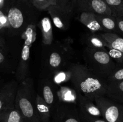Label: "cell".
<instances>
[{"label": "cell", "instance_id": "28", "mask_svg": "<svg viewBox=\"0 0 123 122\" xmlns=\"http://www.w3.org/2000/svg\"><path fill=\"white\" fill-rule=\"evenodd\" d=\"M80 112V111H79ZM80 118L82 122H107L103 117H93L86 116L80 112Z\"/></svg>", "mask_w": 123, "mask_h": 122}, {"label": "cell", "instance_id": "9", "mask_svg": "<svg viewBox=\"0 0 123 122\" xmlns=\"http://www.w3.org/2000/svg\"><path fill=\"white\" fill-rule=\"evenodd\" d=\"M58 86L51 80L46 77H43L38 84V94L44 101L49 105L51 109L52 113L58 104L57 92Z\"/></svg>", "mask_w": 123, "mask_h": 122}, {"label": "cell", "instance_id": "31", "mask_svg": "<svg viewBox=\"0 0 123 122\" xmlns=\"http://www.w3.org/2000/svg\"><path fill=\"white\" fill-rule=\"evenodd\" d=\"M4 61V56L2 54V53L0 52V63H2Z\"/></svg>", "mask_w": 123, "mask_h": 122}, {"label": "cell", "instance_id": "20", "mask_svg": "<svg viewBox=\"0 0 123 122\" xmlns=\"http://www.w3.org/2000/svg\"><path fill=\"white\" fill-rule=\"evenodd\" d=\"M108 43V49H116L123 53V37L115 33H100Z\"/></svg>", "mask_w": 123, "mask_h": 122}, {"label": "cell", "instance_id": "5", "mask_svg": "<svg viewBox=\"0 0 123 122\" xmlns=\"http://www.w3.org/2000/svg\"><path fill=\"white\" fill-rule=\"evenodd\" d=\"M36 95L32 78L28 77L21 81L16 96V108L29 122H41L36 111Z\"/></svg>", "mask_w": 123, "mask_h": 122}, {"label": "cell", "instance_id": "21", "mask_svg": "<svg viewBox=\"0 0 123 122\" xmlns=\"http://www.w3.org/2000/svg\"><path fill=\"white\" fill-rule=\"evenodd\" d=\"M106 96L114 101L123 103V80L108 86Z\"/></svg>", "mask_w": 123, "mask_h": 122}, {"label": "cell", "instance_id": "25", "mask_svg": "<svg viewBox=\"0 0 123 122\" xmlns=\"http://www.w3.org/2000/svg\"><path fill=\"white\" fill-rule=\"evenodd\" d=\"M123 80V67H117L112 72L105 80L108 86L117 83Z\"/></svg>", "mask_w": 123, "mask_h": 122}, {"label": "cell", "instance_id": "7", "mask_svg": "<svg viewBox=\"0 0 123 122\" xmlns=\"http://www.w3.org/2000/svg\"><path fill=\"white\" fill-rule=\"evenodd\" d=\"M94 102L107 122H123V105L105 96L95 98Z\"/></svg>", "mask_w": 123, "mask_h": 122}, {"label": "cell", "instance_id": "30", "mask_svg": "<svg viewBox=\"0 0 123 122\" xmlns=\"http://www.w3.org/2000/svg\"><path fill=\"white\" fill-rule=\"evenodd\" d=\"M116 20L121 35L123 36V17H117Z\"/></svg>", "mask_w": 123, "mask_h": 122}, {"label": "cell", "instance_id": "14", "mask_svg": "<svg viewBox=\"0 0 123 122\" xmlns=\"http://www.w3.org/2000/svg\"><path fill=\"white\" fill-rule=\"evenodd\" d=\"M58 103L70 104L78 106L79 92L73 87L64 85L58 86L57 92Z\"/></svg>", "mask_w": 123, "mask_h": 122}, {"label": "cell", "instance_id": "22", "mask_svg": "<svg viewBox=\"0 0 123 122\" xmlns=\"http://www.w3.org/2000/svg\"><path fill=\"white\" fill-rule=\"evenodd\" d=\"M1 120L4 122H24L25 118L16 108L11 106L5 111Z\"/></svg>", "mask_w": 123, "mask_h": 122}, {"label": "cell", "instance_id": "18", "mask_svg": "<svg viewBox=\"0 0 123 122\" xmlns=\"http://www.w3.org/2000/svg\"><path fill=\"white\" fill-rule=\"evenodd\" d=\"M97 17L104 29V32L115 33L121 35L115 17L112 15L97 14Z\"/></svg>", "mask_w": 123, "mask_h": 122}, {"label": "cell", "instance_id": "11", "mask_svg": "<svg viewBox=\"0 0 123 122\" xmlns=\"http://www.w3.org/2000/svg\"><path fill=\"white\" fill-rule=\"evenodd\" d=\"M55 27L62 31L69 28L72 16L64 11L56 5L50 6L47 10Z\"/></svg>", "mask_w": 123, "mask_h": 122}, {"label": "cell", "instance_id": "23", "mask_svg": "<svg viewBox=\"0 0 123 122\" xmlns=\"http://www.w3.org/2000/svg\"><path fill=\"white\" fill-rule=\"evenodd\" d=\"M111 10L113 16L123 17V2L122 0H104Z\"/></svg>", "mask_w": 123, "mask_h": 122}, {"label": "cell", "instance_id": "10", "mask_svg": "<svg viewBox=\"0 0 123 122\" xmlns=\"http://www.w3.org/2000/svg\"><path fill=\"white\" fill-rule=\"evenodd\" d=\"M75 10L90 11L98 14L112 15L104 0H76Z\"/></svg>", "mask_w": 123, "mask_h": 122}, {"label": "cell", "instance_id": "12", "mask_svg": "<svg viewBox=\"0 0 123 122\" xmlns=\"http://www.w3.org/2000/svg\"><path fill=\"white\" fill-rule=\"evenodd\" d=\"M78 19L89 31L96 33H104V29L97 17V14L90 11L79 12Z\"/></svg>", "mask_w": 123, "mask_h": 122}, {"label": "cell", "instance_id": "24", "mask_svg": "<svg viewBox=\"0 0 123 122\" xmlns=\"http://www.w3.org/2000/svg\"><path fill=\"white\" fill-rule=\"evenodd\" d=\"M76 2V0H56V6L72 16L75 11Z\"/></svg>", "mask_w": 123, "mask_h": 122}, {"label": "cell", "instance_id": "1", "mask_svg": "<svg viewBox=\"0 0 123 122\" xmlns=\"http://www.w3.org/2000/svg\"><path fill=\"white\" fill-rule=\"evenodd\" d=\"M72 38H65L54 42L50 45H43L42 51L43 77H47L54 72L68 67L75 57Z\"/></svg>", "mask_w": 123, "mask_h": 122}, {"label": "cell", "instance_id": "6", "mask_svg": "<svg viewBox=\"0 0 123 122\" xmlns=\"http://www.w3.org/2000/svg\"><path fill=\"white\" fill-rule=\"evenodd\" d=\"M37 37V25H29L21 35L22 46L19 56L16 76L20 82L29 77L31 49Z\"/></svg>", "mask_w": 123, "mask_h": 122}, {"label": "cell", "instance_id": "32", "mask_svg": "<svg viewBox=\"0 0 123 122\" xmlns=\"http://www.w3.org/2000/svg\"><path fill=\"white\" fill-rule=\"evenodd\" d=\"M3 105H4V103L3 102H2V100L0 99V112L2 111V110L3 109Z\"/></svg>", "mask_w": 123, "mask_h": 122}, {"label": "cell", "instance_id": "33", "mask_svg": "<svg viewBox=\"0 0 123 122\" xmlns=\"http://www.w3.org/2000/svg\"><path fill=\"white\" fill-rule=\"evenodd\" d=\"M24 122H28V120H26V119H25V121H24Z\"/></svg>", "mask_w": 123, "mask_h": 122}, {"label": "cell", "instance_id": "34", "mask_svg": "<svg viewBox=\"0 0 123 122\" xmlns=\"http://www.w3.org/2000/svg\"><path fill=\"white\" fill-rule=\"evenodd\" d=\"M122 1H123V0H122Z\"/></svg>", "mask_w": 123, "mask_h": 122}, {"label": "cell", "instance_id": "15", "mask_svg": "<svg viewBox=\"0 0 123 122\" xmlns=\"http://www.w3.org/2000/svg\"><path fill=\"white\" fill-rule=\"evenodd\" d=\"M81 42L85 47L91 49H108V43L100 33H96L91 31L86 32L82 36Z\"/></svg>", "mask_w": 123, "mask_h": 122}, {"label": "cell", "instance_id": "3", "mask_svg": "<svg viewBox=\"0 0 123 122\" xmlns=\"http://www.w3.org/2000/svg\"><path fill=\"white\" fill-rule=\"evenodd\" d=\"M7 17L11 28L21 38L26 28L31 25L37 26L40 11L30 0H10Z\"/></svg>", "mask_w": 123, "mask_h": 122}, {"label": "cell", "instance_id": "2", "mask_svg": "<svg viewBox=\"0 0 123 122\" xmlns=\"http://www.w3.org/2000/svg\"><path fill=\"white\" fill-rule=\"evenodd\" d=\"M69 68L72 74L70 81L78 92L92 101L97 97L106 96L108 84L105 80L94 75L85 65L73 62Z\"/></svg>", "mask_w": 123, "mask_h": 122}, {"label": "cell", "instance_id": "27", "mask_svg": "<svg viewBox=\"0 0 123 122\" xmlns=\"http://www.w3.org/2000/svg\"><path fill=\"white\" fill-rule=\"evenodd\" d=\"M108 53L115 62L123 64V53L116 49L109 48Z\"/></svg>", "mask_w": 123, "mask_h": 122}, {"label": "cell", "instance_id": "19", "mask_svg": "<svg viewBox=\"0 0 123 122\" xmlns=\"http://www.w3.org/2000/svg\"><path fill=\"white\" fill-rule=\"evenodd\" d=\"M69 66L54 72L46 78L51 80L52 82L57 86L62 85L68 81H70L72 74L70 70Z\"/></svg>", "mask_w": 123, "mask_h": 122}, {"label": "cell", "instance_id": "16", "mask_svg": "<svg viewBox=\"0 0 123 122\" xmlns=\"http://www.w3.org/2000/svg\"><path fill=\"white\" fill-rule=\"evenodd\" d=\"M40 29L43 45H50L54 43L53 28L50 19L48 17L42 18L37 24Z\"/></svg>", "mask_w": 123, "mask_h": 122}, {"label": "cell", "instance_id": "4", "mask_svg": "<svg viewBox=\"0 0 123 122\" xmlns=\"http://www.w3.org/2000/svg\"><path fill=\"white\" fill-rule=\"evenodd\" d=\"M82 56L86 68L104 80L117 67L107 49H95L85 47Z\"/></svg>", "mask_w": 123, "mask_h": 122}, {"label": "cell", "instance_id": "13", "mask_svg": "<svg viewBox=\"0 0 123 122\" xmlns=\"http://www.w3.org/2000/svg\"><path fill=\"white\" fill-rule=\"evenodd\" d=\"M78 106L80 112L83 114L93 117H102V112L96 103L79 92Z\"/></svg>", "mask_w": 123, "mask_h": 122}, {"label": "cell", "instance_id": "8", "mask_svg": "<svg viewBox=\"0 0 123 122\" xmlns=\"http://www.w3.org/2000/svg\"><path fill=\"white\" fill-rule=\"evenodd\" d=\"M51 122H82L77 105L58 103L52 113Z\"/></svg>", "mask_w": 123, "mask_h": 122}, {"label": "cell", "instance_id": "26", "mask_svg": "<svg viewBox=\"0 0 123 122\" xmlns=\"http://www.w3.org/2000/svg\"><path fill=\"white\" fill-rule=\"evenodd\" d=\"M39 11L47 10L50 6L56 5V0H30Z\"/></svg>", "mask_w": 123, "mask_h": 122}, {"label": "cell", "instance_id": "35", "mask_svg": "<svg viewBox=\"0 0 123 122\" xmlns=\"http://www.w3.org/2000/svg\"></svg>", "mask_w": 123, "mask_h": 122}, {"label": "cell", "instance_id": "17", "mask_svg": "<svg viewBox=\"0 0 123 122\" xmlns=\"http://www.w3.org/2000/svg\"><path fill=\"white\" fill-rule=\"evenodd\" d=\"M36 107L41 122H51V109L38 93L36 95Z\"/></svg>", "mask_w": 123, "mask_h": 122}, {"label": "cell", "instance_id": "29", "mask_svg": "<svg viewBox=\"0 0 123 122\" xmlns=\"http://www.w3.org/2000/svg\"><path fill=\"white\" fill-rule=\"evenodd\" d=\"M6 27L11 28L8 20L7 14L6 15L5 13H4V12L0 10V29H2Z\"/></svg>", "mask_w": 123, "mask_h": 122}]
</instances>
